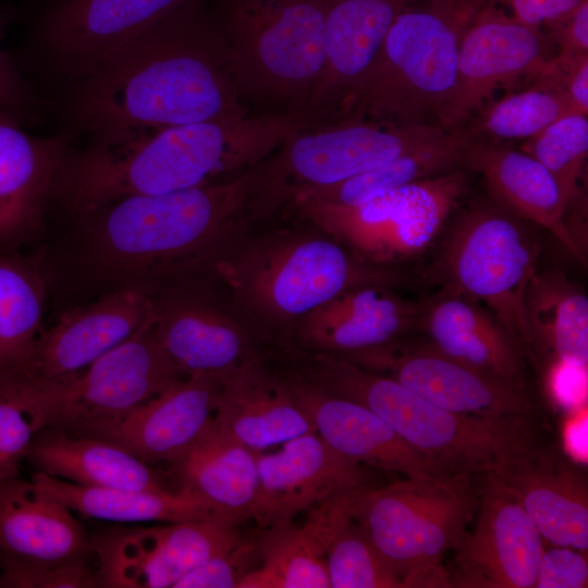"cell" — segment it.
I'll use <instances>...</instances> for the list:
<instances>
[{
    "label": "cell",
    "mask_w": 588,
    "mask_h": 588,
    "mask_svg": "<svg viewBox=\"0 0 588 588\" xmlns=\"http://www.w3.org/2000/svg\"><path fill=\"white\" fill-rule=\"evenodd\" d=\"M75 83L73 118L97 142L250 113L231 76L210 0L173 12Z\"/></svg>",
    "instance_id": "obj_1"
},
{
    "label": "cell",
    "mask_w": 588,
    "mask_h": 588,
    "mask_svg": "<svg viewBox=\"0 0 588 588\" xmlns=\"http://www.w3.org/2000/svg\"><path fill=\"white\" fill-rule=\"evenodd\" d=\"M258 134L241 117H224L93 140L79 151L64 149L54 191L88 218L126 197L161 195L218 182L256 160Z\"/></svg>",
    "instance_id": "obj_2"
},
{
    "label": "cell",
    "mask_w": 588,
    "mask_h": 588,
    "mask_svg": "<svg viewBox=\"0 0 588 588\" xmlns=\"http://www.w3.org/2000/svg\"><path fill=\"white\" fill-rule=\"evenodd\" d=\"M294 357L292 376L367 407L445 475L495 473L540 444L532 416L454 413L342 356L299 351Z\"/></svg>",
    "instance_id": "obj_3"
},
{
    "label": "cell",
    "mask_w": 588,
    "mask_h": 588,
    "mask_svg": "<svg viewBox=\"0 0 588 588\" xmlns=\"http://www.w3.org/2000/svg\"><path fill=\"white\" fill-rule=\"evenodd\" d=\"M318 229V228H317ZM289 231L237 241L213 262L231 306L255 336L287 343L296 321L339 293L358 285H401L406 275L362 260L329 234Z\"/></svg>",
    "instance_id": "obj_4"
},
{
    "label": "cell",
    "mask_w": 588,
    "mask_h": 588,
    "mask_svg": "<svg viewBox=\"0 0 588 588\" xmlns=\"http://www.w3.org/2000/svg\"><path fill=\"white\" fill-rule=\"evenodd\" d=\"M490 0H417L393 21L338 120L439 125L455 85L458 47Z\"/></svg>",
    "instance_id": "obj_5"
},
{
    "label": "cell",
    "mask_w": 588,
    "mask_h": 588,
    "mask_svg": "<svg viewBox=\"0 0 588 588\" xmlns=\"http://www.w3.org/2000/svg\"><path fill=\"white\" fill-rule=\"evenodd\" d=\"M254 189L255 166L234 180L117 200L91 215L98 216V244L108 260L132 270L200 259L238 241L254 219Z\"/></svg>",
    "instance_id": "obj_6"
},
{
    "label": "cell",
    "mask_w": 588,
    "mask_h": 588,
    "mask_svg": "<svg viewBox=\"0 0 588 588\" xmlns=\"http://www.w3.org/2000/svg\"><path fill=\"white\" fill-rule=\"evenodd\" d=\"M210 2L244 102L305 111L326 64L323 0Z\"/></svg>",
    "instance_id": "obj_7"
},
{
    "label": "cell",
    "mask_w": 588,
    "mask_h": 588,
    "mask_svg": "<svg viewBox=\"0 0 588 588\" xmlns=\"http://www.w3.org/2000/svg\"><path fill=\"white\" fill-rule=\"evenodd\" d=\"M478 505L471 479L405 477L348 500L362 527L403 587H449L442 559L460 546Z\"/></svg>",
    "instance_id": "obj_8"
},
{
    "label": "cell",
    "mask_w": 588,
    "mask_h": 588,
    "mask_svg": "<svg viewBox=\"0 0 588 588\" xmlns=\"http://www.w3.org/2000/svg\"><path fill=\"white\" fill-rule=\"evenodd\" d=\"M525 221L492 198L474 204L456 220L430 274L441 291L488 308L523 355L531 353L525 297L540 253Z\"/></svg>",
    "instance_id": "obj_9"
},
{
    "label": "cell",
    "mask_w": 588,
    "mask_h": 588,
    "mask_svg": "<svg viewBox=\"0 0 588 588\" xmlns=\"http://www.w3.org/2000/svg\"><path fill=\"white\" fill-rule=\"evenodd\" d=\"M448 133L436 124L350 119L302 130L255 166V217L268 216L301 192L348 180Z\"/></svg>",
    "instance_id": "obj_10"
},
{
    "label": "cell",
    "mask_w": 588,
    "mask_h": 588,
    "mask_svg": "<svg viewBox=\"0 0 588 588\" xmlns=\"http://www.w3.org/2000/svg\"><path fill=\"white\" fill-rule=\"evenodd\" d=\"M467 172L420 180L351 207L291 206L362 260L390 267L417 257L432 243L468 192Z\"/></svg>",
    "instance_id": "obj_11"
},
{
    "label": "cell",
    "mask_w": 588,
    "mask_h": 588,
    "mask_svg": "<svg viewBox=\"0 0 588 588\" xmlns=\"http://www.w3.org/2000/svg\"><path fill=\"white\" fill-rule=\"evenodd\" d=\"M184 377L161 346L154 321L82 371L57 380L58 402L50 427L89 436Z\"/></svg>",
    "instance_id": "obj_12"
},
{
    "label": "cell",
    "mask_w": 588,
    "mask_h": 588,
    "mask_svg": "<svg viewBox=\"0 0 588 588\" xmlns=\"http://www.w3.org/2000/svg\"><path fill=\"white\" fill-rule=\"evenodd\" d=\"M237 525L210 520L115 527L91 539L98 587L173 588L187 573L230 551Z\"/></svg>",
    "instance_id": "obj_13"
},
{
    "label": "cell",
    "mask_w": 588,
    "mask_h": 588,
    "mask_svg": "<svg viewBox=\"0 0 588 588\" xmlns=\"http://www.w3.org/2000/svg\"><path fill=\"white\" fill-rule=\"evenodd\" d=\"M206 0H58L37 27L54 66L75 81L136 44L173 12Z\"/></svg>",
    "instance_id": "obj_14"
},
{
    "label": "cell",
    "mask_w": 588,
    "mask_h": 588,
    "mask_svg": "<svg viewBox=\"0 0 588 588\" xmlns=\"http://www.w3.org/2000/svg\"><path fill=\"white\" fill-rule=\"evenodd\" d=\"M551 44L541 28L517 22L493 0L487 2L462 36L455 85L439 125L449 132L460 128L495 89L523 76L535 78L551 59Z\"/></svg>",
    "instance_id": "obj_15"
},
{
    "label": "cell",
    "mask_w": 588,
    "mask_h": 588,
    "mask_svg": "<svg viewBox=\"0 0 588 588\" xmlns=\"http://www.w3.org/2000/svg\"><path fill=\"white\" fill-rule=\"evenodd\" d=\"M479 515L455 550L449 587L534 588L543 538L515 493L494 474L480 476Z\"/></svg>",
    "instance_id": "obj_16"
},
{
    "label": "cell",
    "mask_w": 588,
    "mask_h": 588,
    "mask_svg": "<svg viewBox=\"0 0 588 588\" xmlns=\"http://www.w3.org/2000/svg\"><path fill=\"white\" fill-rule=\"evenodd\" d=\"M339 356L387 376L450 412L478 416L535 417L536 414L526 391L464 366L431 344L414 345L400 339Z\"/></svg>",
    "instance_id": "obj_17"
},
{
    "label": "cell",
    "mask_w": 588,
    "mask_h": 588,
    "mask_svg": "<svg viewBox=\"0 0 588 588\" xmlns=\"http://www.w3.org/2000/svg\"><path fill=\"white\" fill-rule=\"evenodd\" d=\"M156 303L124 289L64 313L40 332L24 362L9 372L38 382L77 373L155 321Z\"/></svg>",
    "instance_id": "obj_18"
},
{
    "label": "cell",
    "mask_w": 588,
    "mask_h": 588,
    "mask_svg": "<svg viewBox=\"0 0 588 588\" xmlns=\"http://www.w3.org/2000/svg\"><path fill=\"white\" fill-rule=\"evenodd\" d=\"M257 467L254 520L259 528L292 523L328 500L371 487L360 463L334 451L316 432L284 442L277 453L257 452Z\"/></svg>",
    "instance_id": "obj_19"
},
{
    "label": "cell",
    "mask_w": 588,
    "mask_h": 588,
    "mask_svg": "<svg viewBox=\"0 0 588 588\" xmlns=\"http://www.w3.org/2000/svg\"><path fill=\"white\" fill-rule=\"evenodd\" d=\"M383 284L347 289L293 326L289 341L305 352L343 355L384 345L419 327L422 304Z\"/></svg>",
    "instance_id": "obj_20"
},
{
    "label": "cell",
    "mask_w": 588,
    "mask_h": 588,
    "mask_svg": "<svg viewBox=\"0 0 588 588\" xmlns=\"http://www.w3.org/2000/svg\"><path fill=\"white\" fill-rule=\"evenodd\" d=\"M221 379L186 376L122 419L89 437L112 442L145 464L171 463L189 449L215 417Z\"/></svg>",
    "instance_id": "obj_21"
},
{
    "label": "cell",
    "mask_w": 588,
    "mask_h": 588,
    "mask_svg": "<svg viewBox=\"0 0 588 588\" xmlns=\"http://www.w3.org/2000/svg\"><path fill=\"white\" fill-rule=\"evenodd\" d=\"M517 497L542 538L588 549V480L585 469L555 445L541 443L494 473Z\"/></svg>",
    "instance_id": "obj_22"
},
{
    "label": "cell",
    "mask_w": 588,
    "mask_h": 588,
    "mask_svg": "<svg viewBox=\"0 0 588 588\" xmlns=\"http://www.w3.org/2000/svg\"><path fill=\"white\" fill-rule=\"evenodd\" d=\"M282 375L316 433L338 453L405 477L449 476L367 407Z\"/></svg>",
    "instance_id": "obj_23"
},
{
    "label": "cell",
    "mask_w": 588,
    "mask_h": 588,
    "mask_svg": "<svg viewBox=\"0 0 588 588\" xmlns=\"http://www.w3.org/2000/svg\"><path fill=\"white\" fill-rule=\"evenodd\" d=\"M417 0H323L326 64L305 111L338 120L395 17Z\"/></svg>",
    "instance_id": "obj_24"
},
{
    "label": "cell",
    "mask_w": 588,
    "mask_h": 588,
    "mask_svg": "<svg viewBox=\"0 0 588 588\" xmlns=\"http://www.w3.org/2000/svg\"><path fill=\"white\" fill-rule=\"evenodd\" d=\"M466 170L481 174L495 203L547 229L574 257L585 260V249L569 225L567 198L556 179L536 158L503 142L474 138Z\"/></svg>",
    "instance_id": "obj_25"
},
{
    "label": "cell",
    "mask_w": 588,
    "mask_h": 588,
    "mask_svg": "<svg viewBox=\"0 0 588 588\" xmlns=\"http://www.w3.org/2000/svg\"><path fill=\"white\" fill-rule=\"evenodd\" d=\"M220 379L215 419L252 450L316 432L286 378L270 370L257 353Z\"/></svg>",
    "instance_id": "obj_26"
},
{
    "label": "cell",
    "mask_w": 588,
    "mask_h": 588,
    "mask_svg": "<svg viewBox=\"0 0 588 588\" xmlns=\"http://www.w3.org/2000/svg\"><path fill=\"white\" fill-rule=\"evenodd\" d=\"M420 328L442 354L525 391L523 353L498 318L464 295L440 291L422 304Z\"/></svg>",
    "instance_id": "obj_27"
},
{
    "label": "cell",
    "mask_w": 588,
    "mask_h": 588,
    "mask_svg": "<svg viewBox=\"0 0 588 588\" xmlns=\"http://www.w3.org/2000/svg\"><path fill=\"white\" fill-rule=\"evenodd\" d=\"M91 539L72 511L32 480L0 481V561L56 564L86 560Z\"/></svg>",
    "instance_id": "obj_28"
},
{
    "label": "cell",
    "mask_w": 588,
    "mask_h": 588,
    "mask_svg": "<svg viewBox=\"0 0 588 588\" xmlns=\"http://www.w3.org/2000/svg\"><path fill=\"white\" fill-rule=\"evenodd\" d=\"M237 315L192 301H174L163 307L156 304L155 331L185 376L222 377L256 353V336Z\"/></svg>",
    "instance_id": "obj_29"
},
{
    "label": "cell",
    "mask_w": 588,
    "mask_h": 588,
    "mask_svg": "<svg viewBox=\"0 0 588 588\" xmlns=\"http://www.w3.org/2000/svg\"><path fill=\"white\" fill-rule=\"evenodd\" d=\"M179 488L207 500L232 525L254 519L259 486L257 452L215 417L199 439L170 463Z\"/></svg>",
    "instance_id": "obj_30"
},
{
    "label": "cell",
    "mask_w": 588,
    "mask_h": 588,
    "mask_svg": "<svg viewBox=\"0 0 588 588\" xmlns=\"http://www.w3.org/2000/svg\"><path fill=\"white\" fill-rule=\"evenodd\" d=\"M25 458L37 471L85 487L168 489L152 466L121 446L53 427L45 428L36 436Z\"/></svg>",
    "instance_id": "obj_31"
},
{
    "label": "cell",
    "mask_w": 588,
    "mask_h": 588,
    "mask_svg": "<svg viewBox=\"0 0 588 588\" xmlns=\"http://www.w3.org/2000/svg\"><path fill=\"white\" fill-rule=\"evenodd\" d=\"M64 146L30 135L0 112V243L20 236L38 219Z\"/></svg>",
    "instance_id": "obj_32"
},
{
    "label": "cell",
    "mask_w": 588,
    "mask_h": 588,
    "mask_svg": "<svg viewBox=\"0 0 588 588\" xmlns=\"http://www.w3.org/2000/svg\"><path fill=\"white\" fill-rule=\"evenodd\" d=\"M32 481L72 512L114 523L210 520L229 524L199 494L187 490H130L76 485L41 471Z\"/></svg>",
    "instance_id": "obj_33"
},
{
    "label": "cell",
    "mask_w": 588,
    "mask_h": 588,
    "mask_svg": "<svg viewBox=\"0 0 588 588\" xmlns=\"http://www.w3.org/2000/svg\"><path fill=\"white\" fill-rule=\"evenodd\" d=\"M474 137L464 127L409 150L390 162L348 180L298 193L290 204L351 207L411 183L455 170H466Z\"/></svg>",
    "instance_id": "obj_34"
},
{
    "label": "cell",
    "mask_w": 588,
    "mask_h": 588,
    "mask_svg": "<svg viewBox=\"0 0 588 588\" xmlns=\"http://www.w3.org/2000/svg\"><path fill=\"white\" fill-rule=\"evenodd\" d=\"M352 493L315 506L303 526L323 553L331 588H402L401 579L351 517Z\"/></svg>",
    "instance_id": "obj_35"
},
{
    "label": "cell",
    "mask_w": 588,
    "mask_h": 588,
    "mask_svg": "<svg viewBox=\"0 0 588 588\" xmlns=\"http://www.w3.org/2000/svg\"><path fill=\"white\" fill-rule=\"evenodd\" d=\"M530 342L555 360L587 370L588 298L559 271L536 273L525 297Z\"/></svg>",
    "instance_id": "obj_36"
},
{
    "label": "cell",
    "mask_w": 588,
    "mask_h": 588,
    "mask_svg": "<svg viewBox=\"0 0 588 588\" xmlns=\"http://www.w3.org/2000/svg\"><path fill=\"white\" fill-rule=\"evenodd\" d=\"M259 529L260 565L237 588H331L323 553L304 527L286 523Z\"/></svg>",
    "instance_id": "obj_37"
},
{
    "label": "cell",
    "mask_w": 588,
    "mask_h": 588,
    "mask_svg": "<svg viewBox=\"0 0 588 588\" xmlns=\"http://www.w3.org/2000/svg\"><path fill=\"white\" fill-rule=\"evenodd\" d=\"M58 381L38 382L16 372L0 376V481L16 477L36 436L52 425Z\"/></svg>",
    "instance_id": "obj_38"
},
{
    "label": "cell",
    "mask_w": 588,
    "mask_h": 588,
    "mask_svg": "<svg viewBox=\"0 0 588 588\" xmlns=\"http://www.w3.org/2000/svg\"><path fill=\"white\" fill-rule=\"evenodd\" d=\"M45 286L27 262L0 257V376L21 365L42 331Z\"/></svg>",
    "instance_id": "obj_39"
},
{
    "label": "cell",
    "mask_w": 588,
    "mask_h": 588,
    "mask_svg": "<svg viewBox=\"0 0 588 588\" xmlns=\"http://www.w3.org/2000/svg\"><path fill=\"white\" fill-rule=\"evenodd\" d=\"M528 89L507 94L486 106L462 127L474 138L505 142L529 139L559 118L571 114L566 97L554 78L539 73Z\"/></svg>",
    "instance_id": "obj_40"
},
{
    "label": "cell",
    "mask_w": 588,
    "mask_h": 588,
    "mask_svg": "<svg viewBox=\"0 0 588 588\" xmlns=\"http://www.w3.org/2000/svg\"><path fill=\"white\" fill-rule=\"evenodd\" d=\"M542 163L562 187L569 210L584 204V176L588 155V119L571 113L559 118L520 148Z\"/></svg>",
    "instance_id": "obj_41"
},
{
    "label": "cell",
    "mask_w": 588,
    "mask_h": 588,
    "mask_svg": "<svg viewBox=\"0 0 588 588\" xmlns=\"http://www.w3.org/2000/svg\"><path fill=\"white\" fill-rule=\"evenodd\" d=\"M1 587L12 588H94L96 571L86 560L56 564L1 562Z\"/></svg>",
    "instance_id": "obj_42"
},
{
    "label": "cell",
    "mask_w": 588,
    "mask_h": 588,
    "mask_svg": "<svg viewBox=\"0 0 588 588\" xmlns=\"http://www.w3.org/2000/svg\"><path fill=\"white\" fill-rule=\"evenodd\" d=\"M260 565L256 538H242L228 552L217 555L183 576L173 588H237Z\"/></svg>",
    "instance_id": "obj_43"
},
{
    "label": "cell",
    "mask_w": 588,
    "mask_h": 588,
    "mask_svg": "<svg viewBox=\"0 0 588 588\" xmlns=\"http://www.w3.org/2000/svg\"><path fill=\"white\" fill-rule=\"evenodd\" d=\"M588 584L587 556L571 547L543 550L534 588H584Z\"/></svg>",
    "instance_id": "obj_44"
},
{
    "label": "cell",
    "mask_w": 588,
    "mask_h": 588,
    "mask_svg": "<svg viewBox=\"0 0 588 588\" xmlns=\"http://www.w3.org/2000/svg\"><path fill=\"white\" fill-rule=\"evenodd\" d=\"M34 98L0 46V112L17 123L30 120Z\"/></svg>",
    "instance_id": "obj_45"
},
{
    "label": "cell",
    "mask_w": 588,
    "mask_h": 588,
    "mask_svg": "<svg viewBox=\"0 0 588 588\" xmlns=\"http://www.w3.org/2000/svg\"><path fill=\"white\" fill-rule=\"evenodd\" d=\"M546 27L547 36L560 53H588V0H581L569 14Z\"/></svg>",
    "instance_id": "obj_46"
},
{
    "label": "cell",
    "mask_w": 588,
    "mask_h": 588,
    "mask_svg": "<svg viewBox=\"0 0 588 588\" xmlns=\"http://www.w3.org/2000/svg\"><path fill=\"white\" fill-rule=\"evenodd\" d=\"M500 1L506 3L514 20L542 29L569 14L581 0H493Z\"/></svg>",
    "instance_id": "obj_47"
},
{
    "label": "cell",
    "mask_w": 588,
    "mask_h": 588,
    "mask_svg": "<svg viewBox=\"0 0 588 588\" xmlns=\"http://www.w3.org/2000/svg\"><path fill=\"white\" fill-rule=\"evenodd\" d=\"M565 453L575 462L587 461V409L583 408L564 428Z\"/></svg>",
    "instance_id": "obj_48"
},
{
    "label": "cell",
    "mask_w": 588,
    "mask_h": 588,
    "mask_svg": "<svg viewBox=\"0 0 588 588\" xmlns=\"http://www.w3.org/2000/svg\"><path fill=\"white\" fill-rule=\"evenodd\" d=\"M0 587H1V585H0Z\"/></svg>",
    "instance_id": "obj_49"
}]
</instances>
